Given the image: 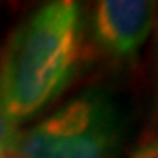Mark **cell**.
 <instances>
[{
	"label": "cell",
	"instance_id": "6da1fadb",
	"mask_svg": "<svg viewBox=\"0 0 158 158\" xmlns=\"http://www.w3.org/2000/svg\"><path fill=\"white\" fill-rule=\"evenodd\" d=\"M84 55L86 17L73 0L42 4L14 29L0 55V97L15 128L65 94Z\"/></svg>",
	"mask_w": 158,
	"mask_h": 158
},
{
	"label": "cell",
	"instance_id": "7a4b0ae2",
	"mask_svg": "<svg viewBox=\"0 0 158 158\" xmlns=\"http://www.w3.org/2000/svg\"><path fill=\"white\" fill-rule=\"evenodd\" d=\"M128 137V116L105 88H88L17 130L12 149L19 158H118Z\"/></svg>",
	"mask_w": 158,
	"mask_h": 158
},
{
	"label": "cell",
	"instance_id": "3957f363",
	"mask_svg": "<svg viewBox=\"0 0 158 158\" xmlns=\"http://www.w3.org/2000/svg\"><path fill=\"white\" fill-rule=\"evenodd\" d=\"M156 2L147 0H101L86 23L94 48L112 63H131L139 55L156 23Z\"/></svg>",
	"mask_w": 158,
	"mask_h": 158
},
{
	"label": "cell",
	"instance_id": "277c9868",
	"mask_svg": "<svg viewBox=\"0 0 158 158\" xmlns=\"http://www.w3.org/2000/svg\"><path fill=\"white\" fill-rule=\"evenodd\" d=\"M128 158H158V131L145 133Z\"/></svg>",
	"mask_w": 158,
	"mask_h": 158
},
{
	"label": "cell",
	"instance_id": "5b68a950",
	"mask_svg": "<svg viewBox=\"0 0 158 158\" xmlns=\"http://www.w3.org/2000/svg\"><path fill=\"white\" fill-rule=\"evenodd\" d=\"M15 131H17V128L12 124V120L8 118V112H6V109H4L2 97H0V154L10 149V145H12V139H14Z\"/></svg>",
	"mask_w": 158,
	"mask_h": 158
},
{
	"label": "cell",
	"instance_id": "8992f818",
	"mask_svg": "<svg viewBox=\"0 0 158 158\" xmlns=\"http://www.w3.org/2000/svg\"><path fill=\"white\" fill-rule=\"evenodd\" d=\"M0 158H19V156H17L12 149H8V151H4L2 154H0Z\"/></svg>",
	"mask_w": 158,
	"mask_h": 158
}]
</instances>
